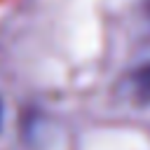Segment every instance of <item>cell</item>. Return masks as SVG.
<instances>
[{"label":"cell","mask_w":150,"mask_h":150,"mask_svg":"<svg viewBox=\"0 0 150 150\" xmlns=\"http://www.w3.org/2000/svg\"><path fill=\"white\" fill-rule=\"evenodd\" d=\"M129 94L138 105H150V61L141 63L127 75Z\"/></svg>","instance_id":"6da1fadb"},{"label":"cell","mask_w":150,"mask_h":150,"mask_svg":"<svg viewBox=\"0 0 150 150\" xmlns=\"http://www.w3.org/2000/svg\"><path fill=\"white\" fill-rule=\"evenodd\" d=\"M0 124H2V103H0Z\"/></svg>","instance_id":"7a4b0ae2"}]
</instances>
